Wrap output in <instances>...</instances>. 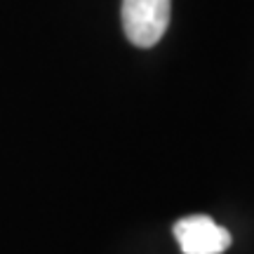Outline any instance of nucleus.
Here are the masks:
<instances>
[{
  "label": "nucleus",
  "instance_id": "1",
  "mask_svg": "<svg viewBox=\"0 0 254 254\" xmlns=\"http://www.w3.org/2000/svg\"><path fill=\"white\" fill-rule=\"evenodd\" d=\"M172 0H123V28L136 47H153L170 26Z\"/></svg>",
  "mask_w": 254,
  "mask_h": 254
},
{
  "label": "nucleus",
  "instance_id": "2",
  "mask_svg": "<svg viewBox=\"0 0 254 254\" xmlns=\"http://www.w3.org/2000/svg\"><path fill=\"white\" fill-rule=\"evenodd\" d=\"M174 238L184 254H221L231 247V233L205 214L177 221Z\"/></svg>",
  "mask_w": 254,
  "mask_h": 254
}]
</instances>
